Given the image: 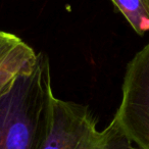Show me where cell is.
Returning a JSON list of instances; mask_svg holds the SVG:
<instances>
[{"instance_id": "3", "label": "cell", "mask_w": 149, "mask_h": 149, "mask_svg": "<svg viewBox=\"0 0 149 149\" xmlns=\"http://www.w3.org/2000/svg\"><path fill=\"white\" fill-rule=\"evenodd\" d=\"M113 120L140 149H149V43L128 64Z\"/></svg>"}, {"instance_id": "2", "label": "cell", "mask_w": 149, "mask_h": 149, "mask_svg": "<svg viewBox=\"0 0 149 149\" xmlns=\"http://www.w3.org/2000/svg\"><path fill=\"white\" fill-rule=\"evenodd\" d=\"M42 149H140L112 118L99 131L87 106L53 97L49 130Z\"/></svg>"}, {"instance_id": "1", "label": "cell", "mask_w": 149, "mask_h": 149, "mask_svg": "<svg viewBox=\"0 0 149 149\" xmlns=\"http://www.w3.org/2000/svg\"><path fill=\"white\" fill-rule=\"evenodd\" d=\"M49 60L42 53L0 86V149H42L51 120Z\"/></svg>"}, {"instance_id": "5", "label": "cell", "mask_w": 149, "mask_h": 149, "mask_svg": "<svg viewBox=\"0 0 149 149\" xmlns=\"http://www.w3.org/2000/svg\"><path fill=\"white\" fill-rule=\"evenodd\" d=\"M3 33H4V32L0 31V43H1V40H2V37H3Z\"/></svg>"}, {"instance_id": "4", "label": "cell", "mask_w": 149, "mask_h": 149, "mask_svg": "<svg viewBox=\"0 0 149 149\" xmlns=\"http://www.w3.org/2000/svg\"><path fill=\"white\" fill-rule=\"evenodd\" d=\"M139 35L149 31V0H111Z\"/></svg>"}]
</instances>
